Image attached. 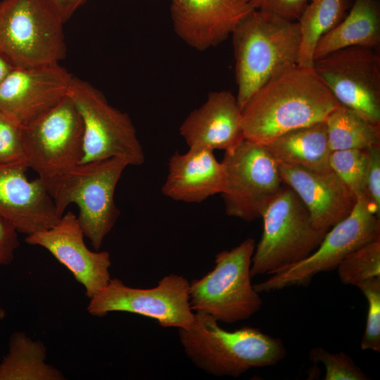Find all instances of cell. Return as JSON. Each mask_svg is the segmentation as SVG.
Segmentation results:
<instances>
[{"instance_id":"d4e9b609","label":"cell","mask_w":380,"mask_h":380,"mask_svg":"<svg viewBox=\"0 0 380 380\" xmlns=\"http://www.w3.org/2000/svg\"><path fill=\"white\" fill-rule=\"evenodd\" d=\"M331 151L366 150L380 145V125L371 122L357 112L340 105L325 120Z\"/></svg>"},{"instance_id":"ba28073f","label":"cell","mask_w":380,"mask_h":380,"mask_svg":"<svg viewBox=\"0 0 380 380\" xmlns=\"http://www.w3.org/2000/svg\"><path fill=\"white\" fill-rule=\"evenodd\" d=\"M68 95L83 122L80 165L111 158H124L129 165L144 163L143 148L127 113L112 106L90 83L74 76Z\"/></svg>"},{"instance_id":"5b68a950","label":"cell","mask_w":380,"mask_h":380,"mask_svg":"<svg viewBox=\"0 0 380 380\" xmlns=\"http://www.w3.org/2000/svg\"><path fill=\"white\" fill-rule=\"evenodd\" d=\"M261 218L262 234L252 258V278L273 274L304 260L317 249L327 232L313 226L305 205L284 184Z\"/></svg>"},{"instance_id":"e575fe53","label":"cell","mask_w":380,"mask_h":380,"mask_svg":"<svg viewBox=\"0 0 380 380\" xmlns=\"http://www.w3.org/2000/svg\"><path fill=\"white\" fill-rule=\"evenodd\" d=\"M13 67L0 54V84Z\"/></svg>"},{"instance_id":"6da1fadb","label":"cell","mask_w":380,"mask_h":380,"mask_svg":"<svg viewBox=\"0 0 380 380\" xmlns=\"http://www.w3.org/2000/svg\"><path fill=\"white\" fill-rule=\"evenodd\" d=\"M340 105L312 67L296 65L261 87L241 108L244 139L266 145L291 130L325 122Z\"/></svg>"},{"instance_id":"3957f363","label":"cell","mask_w":380,"mask_h":380,"mask_svg":"<svg viewBox=\"0 0 380 380\" xmlns=\"http://www.w3.org/2000/svg\"><path fill=\"white\" fill-rule=\"evenodd\" d=\"M178 334L194 365L216 376L238 377L253 368L277 365L286 355L280 338L248 326L227 331L213 317L201 312H194L192 323L178 329Z\"/></svg>"},{"instance_id":"ac0fdd59","label":"cell","mask_w":380,"mask_h":380,"mask_svg":"<svg viewBox=\"0 0 380 380\" xmlns=\"http://www.w3.org/2000/svg\"><path fill=\"white\" fill-rule=\"evenodd\" d=\"M279 169L283 183L297 194L318 229H330L356 203L357 198L331 170L313 171L279 162Z\"/></svg>"},{"instance_id":"4dcf8cb0","label":"cell","mask_w":380,"mask_h":380,"mask_svg":"<svg viewBox=\"0 0 380 380\" xmlns=\"http://www.w3.org/2000/svg\"><path fill=\"white\" fill-rule=\"evenodd\" d=\"M369 164L366 177L365 194L375 213L380 215V145L366 149Z\"/></svg>"},{"instance_id":"4316f807","label":"cell","mask_w":380,"mask_h":380,"mask_svg":"<svg viewBox=\"0 0 380 380\" xmlns=\"http://www.w3.org/2000/svg\"><path fill=\"white\" fill-rule=\"evenodd\" d=\"M369 164L367 150L348 149L331 151V170L356 198L366 196V177Z\"/></svg>"},{"instance_id":"ffe728a7","label":"cell","mask_w":380,"mask_h":380,"mask_svg":"<svg viewBox=\"0 0 380 380\" xmlns=\"http://www.w3.org/2000/svg\"><path fill=\"white\" fill-rule=\"evenodd\" d=\"M224 187V170L213 151L189 148L184 154L175 152L170 157L161 191L177 201L201 203L210 196L221 194Z\"/></svg>"},{"instance_id":"44dd1931","label":"cell","mask_w":380,"mask_h":380,"mask_svg":"<svg viewBox=\"0 0 380 380\" xmlns=\"http://www.w3.org/2000/svg\"><path fill=\"white\" fill-rule=\"evenodd\" d=\"M379 44V2L377 0H353L343 19L318 41L313 60L350 46H365L377 50Z\"/></svg>"},{"instance_id":"e0dca14e","label":"cell","mask_w":380,"mask_h":380,"mask_svg":"<svg viewBox=\"0 0 380 380\" xmlns=\"http://www.w3.org/2000/svg\"><path fill=\"white\" fill-rule=\"evenodd\" d=\"M25 165L0 164V215L18 232L30 235L61 219L53 199L39 178L30 181Z\"/></svg>"},{"instance_id":"836d02e7","label":"cell","mask_w":380,"mask_h":380,"mask_svg":"<svg viewBox=\"0 0 380 380\" xmlns=\"http://www.w3.org/2000/svg\"><path fill=\"white\" fill-rule=\"evenodd\" d=\"M65 23L89 0H44Z\"/></svg>"},{"instance_id":"cb8c5ba5","label":"cell","mask_w":380,"mask_h":380,"mask_svg":"<svg viewBox=\"0 0 380 380\" xmlns=\"http://www.w3.org/2000/svg\"><path fill=\"white\" fill-rule=\"evenodd\" d=\"M350 3V0H309L297 20L300 31L298 65L312 67L318 41L343 19Z\"/></svg>"},{"instance_id":"8fae6325","label":"cell","mask_w":380,"mask_h":380,"mask_svg":"<svg viewBox=\"0 0 380 380\" xmlns=\"http://www.w3.org/2000/svg\"><path fill=\"white\" fill-rule=\"evenodd\" d=\"M190 281L182 275L170 274L149 289L125 285L118 278L89 300L87 311L96 317L111 312H126L151 318L164 328L186 329L194 318L190 305Z\"/></svg>"},{"instance_id":"4fadbf2b","label":"cell","mask_w":380,"mask_h":380,"mask_svg":"<svg viewBox=\"0 0 380 380\" xmlns=\"http://www.w3.org/2000/svg\"><path fill=\"white\" fill-rule=\"evenodd\" d=\"M312 68L341 105L380 125V55L377 50L350 46L313 62Z\"/></svg>"},{"instance_id":"484cf974","label":"cell","mask_w":380,"mask_h":380,"mask_svg":"<svg viewBox=\"0 0 380 380\" xmlns=\"http://www.w3.org/2000/svg\"><path fill=\"white\" fill-rule=\"evenodd\" d=\"M336 270L340 281L346 285L357 286L368 279L380 277V239L350 253Z\"/></svg>"},{"instance_id":"30bf717a","label":"cell","mask_w":380,"mask_h":380,"mask_svg":"<svg viewBox=\"0 0 380 380\" xmlns=\"http://www.w3.org/2000/svg\"><path fill=\"white\" fill-rule=\"evenodd\" d=\"M221 163L225 173L221 196L226 214L246 222L261 218L284 185L279 162L265 145L244 139L224 151Z\"/></svg>"},{"instance_id":"9c48e42d","label":"cell","mask_w":380,"mask_h":380,"mask_svg":"<svg viewBox=\"0 0 380 380\" xmlns=\"http://www.w3.org/2000/svg\"><path fill=\"white\" fill-rule=\"evenodd\" d=\"M379 239L380 218L374 213L365 196L357 197L350 213L327 232L313 253L253 284V287L260 293L293 286H307L316 274L336 270L350 253Z\"/></svg>"},{"instance_id":"7402d4cb","label":"cell","mask_w":380,"mask_h":380,"mask_svg":"<svg viewBox=\"0 0 380 380\" xmlns=\"http://www.w3.org/2000/svg\"><path fill=\"white\" fill-rule=\"evenodd\" d=\"M265 146L279 163L313 171L331 170L325 122L291 130Z\"/></svg>"},{"instance_id":"83f0119b","label":"cell","mask_w":380,"mask_h":380,"mask_svg":"<svg viewBox=\"0 0 380 380\" xmlns=\"http://www.w3.org/2000/svg\"><path fill=\"white\" fill-rule=\"evenodd\" d=\"M314 363H322L325 369L324 380H367L370 379L344 352L330 353L322 347L312 348L308 353Z\"/></svg>"},{"instance_id":"277c9868","label":"cell","mask_w":380,"mask_h":380,"mask_svg":"<svg viewBox=\"0 0 380 380\" xmlns=\"http://www.w3.org/2000/svg\"><path fill=\"white\" fill-rule=\"evenodd\" d=\"M25 163L38 175L56 204L83 156V122L68 95L48 112L22 126Z\"/></svg>"},{"instance_id":"f1b7e54d","label":"cell","mask_w":380,"mask_h":380,"mask_svg":"<svg viewBox=\"0 0 380 380\" xmlns=\"http://www.w3.org/2000/svg\"><path fill=\"white\" fill-rule=\"evenodd\" d=\"M367 302L365 331L360 341L362 350L380 351V277L365 281L357 286Z\"/></svg>"},{"instance_id":"d6986e66","label":"cell","mask_w":380,"mask_h":380,"mask_svg":"<svg viewBox=\"0 0 380 380\" xmlns=\"http://www.w3.org/2000/svg\"><path fill=\"white\" fill-rule=\"evenodd\" d=\"M179 134L189 148L231 150L244 139L236 96L226 90L210 92L185 118Z\"/></svg>"},{"instance_id":"d6a6232c","label":"cell","mask_w":380,"mask_h":380,"mask_svg":"<svg viewBox=\"0 0 380 380\" xmlns=\"http://www.w3.org/2000/svg\"><path fill=\"white\" fill-rule=\"evenodd\" d=\"M19 245L18 231L9 221L0 215V265H8L13 262Z\"/></svg>"},{"instance_id":"603a6c76","label":"cell","mask_w":380,"mask_h":380,"mask_svg":"<svg viewBox=\"0 0 380 380\" xmlns=\"http://www.w3.org/2000/svg\"><path fill=\"white\" fill-rule=\"evenodd\" d=\"M46 348L22 331L12 334L0 362V380H62V373L45 362Z\"/></svg>"},{"instance_id":"52a82bcc","label":"cell","mask_w":380,"mask_h":380,"mask_svg":"<svg viewBox=\"0 0 380 380\" xmlns=\"http://www.w3.org/2000/svg\"><path fill=\"white\" fill-rule=\"evenodd\" d=\"M63 24L44 0H1L0 54L13 68L58 64L66 55Z\"/></svg>"},{"instance_id":"5bb4252c","label":"cell","mask_w":380,"mask_h":380,"mask_svg":"<svg viewBox=\"0 0 380 380\" xmlns=\"http://www.w3.org/2000/svg\"><path fill=\"white\" fill-rule=\"evenodd\" d=\"M72 77L59 63L13 68L0 84V112L27 125L68 96Z\"/></svg>"},{"instance_id":"2e32d148","label":"cell","mask_w":380,"mask_h":380,"mask_svg":"<svg viewBox=\"0 0 380 380\" xmlns=\"http://www.w3.org/2000/svg\"><path fill=\"white\" fill-rule=\"evenodd\" d=\"M176 34L198 51L215 47L229 37L254 8L248 0H170Z\"/></svg>"},{"instance_id":"f546056e","label":"cell","mask_w":380,"mask_h":380,"mask_svg":"<svg viewBox=\"0 0 380 380\" xmlns=\"http://www.w3.org/2000/svg\"><path fill=\"white\" fill-rule=\"evenodd\" d=\"M0 164L26 165L22 126L1 112H0Z\"/></svg>"},{"instance_id":"9a60e30c","label":"cell","mask_w":380,"mask_h":380,"mask_svg":"<svg viewBox=\"0 0 380 380\" xmlns=\"http://www.w3.org/2000/svg\"><path fill=\"white\" fill-rule=\"evenodd\" d=\"M84 236L77 217L68 211L54 226L27 235L25 241L46 249L82 284L90 299L110 280L111 259L108 251L89 250Z\"/></svg>"},{"instance_id":"7c38bea8","label":"cell","mask_w":380,"mask_h":380,"mask_svg":"<svg viewBox=\"0 0 380 380\" xmlns=\"http://www.w3.org/2000/svg\"><path fill=\"white\" fill-rule=\"evenodd\" d=\"M128 165L129 163L121 158L80 165L65 194L55 205L61 217L69 204L73 203L78 206L79 223L95 250L100 248L120 214L114 194Z\"/></svg>"},{"instance_id":"1f68e13d","label":"cell","mask_w":380,"mask_h":380,"mask_svg":"<svg viewBox=\"0 0 380 380\" xmlns=\"http://www.w3.org/2000/svg\"><path fill=\"white\" fill-rule=\"evenodd\" d=\"M255 10L270 12L290 20H297L309 0H248Z\"/></svg>"},{"instance_id":"7a4b0ae2","label":"cell","mask_w":380,"mask_h":380,"mask_svg":"<svg viewBox=\"0 0 380 380\" xmlns=\"http://www.w3.org/2000/svg\"><path fill=\"white\" fill-rule=\"evenodd\" d=\"M236 99L241 108L261 87L298 65L300 31L297 20L253 10L234 29Z\"/></svg>"},{"instance_id":"8992f818","label":"cell","mask_w":380,"mask_h":380,"mask_svg":"<svg viewBox=\"0 0 380 380\" xmlns=\"http://www.w3.org/2000/svg\"><path fill=\"white\" fill-rule=\"evenodd\" d=\"M255 248V239L247 238L232 249L219 252L214 268L190 281V305L194 312L231 324L247 319L260 310L262 301L251 276Z\"/></svg>"}]
</instances>
